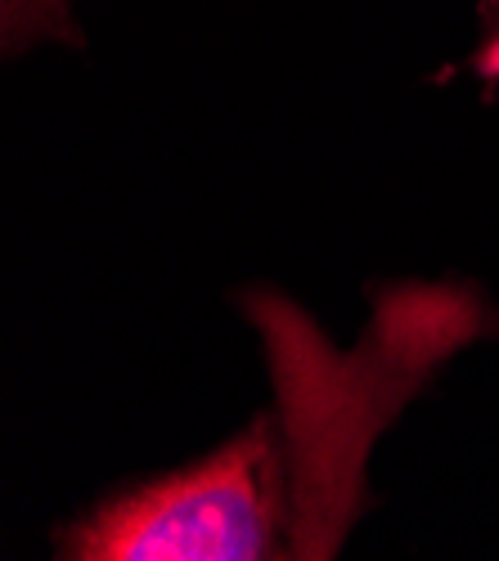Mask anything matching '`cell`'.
Here are the masks:
<instances>
[{
    "label": "cell",
    "mask_w": 499,
    "mask_h": 561,
    "mask_svg": "<svg viewBox=\"0 0 499 561\" xmlns=\"http://www.w3.org/2000/svg\"><path fill=\"white\" fill-rule=\"evenodd\" d=\"M302 490L275 413L212 454L104 494L55 530L64 561H265L297 557Z\"/></svg>",
    "instance_id": "obj_1"
},
{
    "label": "cell",
    "mask_w": 499,
    "mask_h": 561,
    "mask_svg": "<svg viewBox=\"0 0 499 561\" xmlns=\"http://www.w3.org/2000/svg\"><path fill=\"white\" fill-rule=\"evenodd\" d=\"M81 45L72 0H0V50L19 59L36 45Z\"/></svg>",
    "instance_id": "obj_2"
},
{
    "label": "cell",
    "mask_w": 499,
    "mask_h": 561,
    "mask_svg": "<svg viewBox=\"0 0 499 561\" xmlns=\"http://www.w3.org/2000/svg\"><path fill=\"white\" fill-rule=\"evenodd\" d=\"M481 10V68L486 77H499V0H477Z\"/></svg>",
    "instance_id": "obj_3"
}]
</instances>
